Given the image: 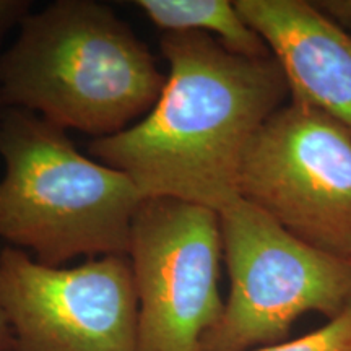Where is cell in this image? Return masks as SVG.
<instances>
[{
    "instance_id": "obj_1",
    "label": "cell",
    "mask_w": 351,
    "mask_h": 351,
    "mask_svg": "<svg viewBox=\"0 0 351 351\" xmlns=\"http://www.w3.org/2000/svg\"><path fill=\"white\" fill-rule=\"evenodd\" d=\"M169 72L152 111L88 152L129 176L145 199L219 213L239 195L245 153L289 88L274 57H245L204 33H166Z\"/></svg>"
},
{
    "instance_id": "obj_2",
    "label": "cell",
    "mask_w": 351,
    "mask_h": 351,
    "mask_svg": "<svg viewBox=\"0 0 351 351\" xmlns=\"http://www.w3.org/2000/svg\"><path fill=\"white\" fill-rule=\"evenodd\" d=\"M166 83L155 57L111 8L59 0L29 13L0 56V96L60 129L95 138L129 129Z\"/></svg>"
},
{
    "instance_id": "obj_3",
    "label": "cell",
    "mask_w": 351,
    "mask_h": 351,
    "mask_svg": "<svg viewBox=\"0 0 351 351\" xmlns=\"http://www.w3.org/2000/svg\"><path fill=\"white\" fill-rule=\"evenodd\" d=\"M0 238L47 267L127 256L145 197L129 176L77 150L64 129L20 108L0 114Z\"/></svg>"
},
{
    "instance_id": "obj_4",
    "label": "cell",
    "mask_w": 351,
    "mask_h": 351,
    "mask_svg": "<svg viewBox=\"0 0 351 351\" xmlns=\"http://www.w3.org/2000/svg\"><path fill=\"white\" fill-rule=\"evenodd\" d=\"M230 293L204 351L280 343L306 313L328 320L351 307V261L302 243L243 199L221 210Z\"/></svg>"
},
{
    "instance_id": "obj_5",
    "label": "cell",
    "mask_w": 351,
    "mask_h": 351,
    "mask_svg": "<svg viewBox=\"0 0 351 351\" xmlns=\"http://www.w3.org/2000/svg\"><path fill=\"white\" fill-rule=\"evenodd\" d=\"M241 199L332 256L351 261V134L293 101L262 125L245 153Z\"/></svg>"
},
{
    "instance_id": "obj_6",
    "label": "cell",
    "mask_w": 351,
    "mask_h": 351,
    "mask_svg": "<svg viewBox=\"0 0 351 351\" xmlns=\"http://www.w3.org/2000/svg\"><path fill=\"white\" fill-rule=\"evenodd\" d=\"M219 215L174 199H143L129 257L138 296V351H204L225 301Z\"/></svg>"
},
{
    "instance_id": "obj_7",
    "label": "cell",
    "mask_w": 351,
    "mask_h": 351,
    "mask_svg": "<svg viewBox=\"0 0 351 351\" xmlns=\"http://www.w3.org/2000/svg\"><path fill=\"white\" fill-rule=\"evenodd\" d=\"M0 301L13 351H138V296L127 256L67 269L7 247Z\"/></svg>"
},
{
    "instance_id": "obj_8",
    "label": "cell",
    "mask_w": 351,
    "mask_h": 351,
    "mask_svg": "<svg viewBox=\"0 0 351 351\" xmlns=\"http://www.w3.org/2000/svg\"><path fill=\"white\" fill-rule=\"evenodd\" d=\"M287 78L293 101L351 134V34L306 0H236Z\"/></svg>"
},
{
    "instance_id": "obj_9",
    "label": "cell",
    "mask_w": 351,
    "mask_h": 351,
    "mask_svg": "<svg viewBox=\"0 0 351 351\" xmlns=\"http://www.w3.org/2000/svg\"><path fill=\"white\" fill-rule=\"evenodd\" d=\"M135 5L166 33L215 34L217 41L234 54L270 56L261 34L254 32L230 0H138Z\"/></svg>"
},
{
    "instance_id": "obj_10",
    "label": "cell",
    "mask_w": 351,
    "mask_h": 351,
    "mask_svg": "<svg viewBox=\"0 0 351 351\" xmlns=\"http://www.w3.org/2000/svg\"><path fill=\"white\" fill-rule=\"evenodd\" d=\"M254 351H351V307L324 327L301 339L263 346Z\"/></svg>"
},
{
    "instance_id": "obj_11",
    "label": "cell",
    "mask_w": 351,
    "mask_h": 351,
    "mask_svg": "<svg viewBox=\"0 0 351 351\" xmlns=\"http://www.w3.org/2000/svg\"><path fill=\"white\" fill-rule=\"evenodd\" d=\"M32 2L26 0H0V43L13 26H20L29 15Z\"/></svg>"
},
{
    "instance_id": "obj_12",
    "label": "cell",
    "mask_w": 351,
    "mask_h": 351,
    "mask_svg": "<svg viewBox=\"0 0 351 351\" xmlns=\"http://www.w3.org/2000/svg\"><path fill=\"white\" fill-rule=\"evenodd\" d=\"M313 3L351 34V0H317Z\"/></svg>"
},
{
    "instance_id": "obj_13",
    "label": "cell",
    "mask_w": 351,
    "mask_h": 351,
    "mask_svg": "<svg viewBox=\"0 0 351 351\" xmlns=\"http://www.w3.org/2000/svg\"><path fill=\"white\" fill-rule=\"evenodd\" d=\"M13 346H15V340H13L10 324L0 301V351H13Z\"/></svg>"
},
{
    "instance_id": "obj_14",
    "label": "cell",
    "mask_w": 351,
    "mask_h": 351,
    "mask_svg": "<svg viewBox=\"0 0 351 351\" xmlns=\"http://www.w3.org/2000/svg\"><path fill=\"white\" fill-rule=\"evenodd\" d=\"M7 106H5V104H3V101H2V96H0V114H2L3 112V109H5Z\"/></svg>"
}]
</instances>
